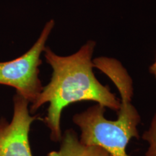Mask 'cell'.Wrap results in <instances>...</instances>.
Returning a JSON list of instances; mask_svg holds the SVG:
<instances>
[{
    "label": "cell",
    "mask_w": 156,
    "mask_h": 156,
    "mask_svg": "<svg viewBox=\"0 0 156 156\" xmlns=\"http://www.w3.org/2000/svg\"><path fill=\"white\" fill-rule=\"evenodd\" d=\"M150 71H151V73L153 74L156 78V59L155 62H154V63L151 66V67H150Z\"/></svg>",
    "instance_id": "52a82bcc"
},
{
    "label": "cell",
    "mask_w": 156,
    "mask_h": 156,
    "mask_svg": "<svg viewBox=\"0 0 156 156\" xmlns=\"http://www.w3.org/2000/svg\"><path fill=\"white\" fill-rule=\"evenodd\" d=\"M95 46V43L89 41L69 56L58 55L47 46L45 48L44 56L52 69L51 77L29 109L33 114L44 104H49L43 121L49 129L52 141H61L62 113L72 103L92 101L105 108L119 110V99L108 86L98 80L93 73L92 56Z\"/></svg>",
    "instance_id": "6da1fadb"
},
{
    "label": "cell",
    "mask_w": 156,
    "mask_h": 156,
    "mask_svg": "<svg viewBox=\"0 0 156 156\" xmlns=\"http://www.w3.org/2000/svg\"><path fill=\"white\" fill-rule=\"evenodd\" d=\"M12 101V119H0V156H33L29 133L38 116L30 114L29 102L20 95L15 94Z\"/></svg>",
    "instance_id": "277c9868"
},
{
    "label": "cell",
    "mask_w": 156,
    "mask_h": 156,
    "mask_svg": "<svg viewBox=\"0 0 156 156\" xmlns=\"http://www.w3.org/2000/svg\"><path fill=\"white\" fill-rule=\"evenodd\" d=\"M54 25V20L48 21L32 47L23 55L10 61L0 62V85L15 88L16 94L29 103L36 101L44 87L39 78L41 56Z\"/></svg>",
    "instance_id": "3957f363"
},
{
    "label": "cell",
    "mask_w": 156,
    "mask_h": 156,
    "mask_svg": "<svg viewBox=\"0 0 156 156\" xmlns=\"http://www.w3.org/2000/svg\"><path fill=\"white\" fill-rule=\"evenodd\" d=\"M60 142L59 149L50 152L47 156H108L98 146H87L81 143L73 129L66 130Z\"/></svg>",
    "instance_id": "5b68a950"
},
{
    "label": "cell",
    "mask_w": 156,
    "mask_h": 156,
    "mask_svg": "<svg viewBox=\"0 0 156 156\" xmlns=\"http://www.w3.org/2000/svg\"><path fill=\"white\" fill-rule=\"evenodd\" d=\"M148 143V147L145 156H156V112L152 119L151 125L142 136Z\"/></svg>",
    "instance_id": "8992f818"
},
{
    "label": "cell",
    "mask_w": 156,
    "mask_h": 156,
    "mask_svg": "<svg viewBox=\"0 0 156 156\" xmlns=\"http://www.w3.org/2000/svg\"><path fill=\"white\" fill-rule=\"evenodd\" d=\"M121 96V106L116 120L104 116L105 107L95 104L85 112L76 114L73 122L80 129V141L87 146H98L108 156H129L126 146L132 138H139L137 126L141 118L132 103L133 85L123 83L117 87Z\"/></svg>",
    "instance_id": "7a4b0ae2"
}]
</instances>
